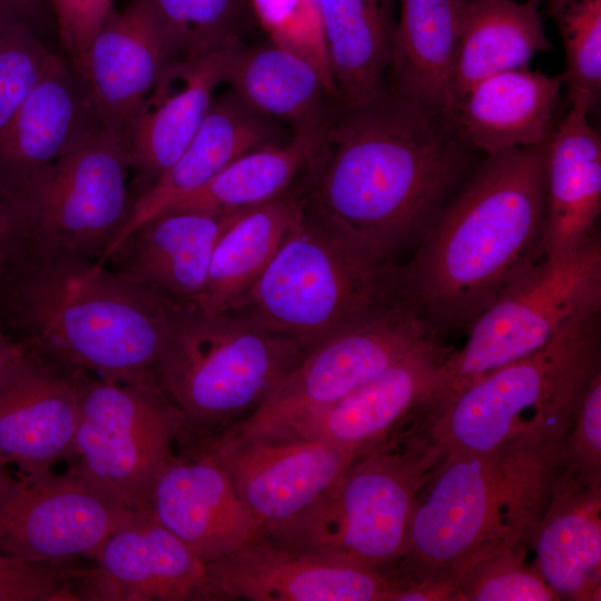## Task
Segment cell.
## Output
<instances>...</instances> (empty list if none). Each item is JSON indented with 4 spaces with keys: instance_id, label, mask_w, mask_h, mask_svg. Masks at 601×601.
Here are the masks:
<instances>
[{
    "instance_id": "obj_1",
    "label": "cell",
    "mask_w": 601,
    "mask_h": 601,
    "mask_svg": "<svg viewBox=\"0 0 601 601\" xmlns=\"http://www.w3.org/2000/svg\"><path fill=\"white\" fill-rule=\"evenodd\" d=\"M449 115L391 91L338 106L309 171L306 214L382 265L415 249L474 166Z\"/></svg>"
},
{
    "instance_id": "obj_2",
    "label": "cell",
    "mask_w": 601,
    "mask_h": 601,
    "mask_svg": "<svg viewBox=\"0 0 601 601\" xmlns=\"http://www.w3.org/2000/svg\"><path fill=\"white\" fill-rule=\"evenodd\" d=\"M545 144L474 165L411 259L395 265L400 294L434 335L467 328L544 256Z\"/></svg>"
},
{
    "instance_id": "obj_3",
    "label": "cell",
    "mask_w": 601,
    "mask_h": 601,
    "mask_svg": "<svg viewBox=\"0 0 601 601\" xmlns=\"http://www.w3.org/2000/svg\"><path fill=\"white\" fill-rule=\"evenodd\" d=\"M167 312L106 264L75 253L21 248L0 270L3 332L56 364L109 382L162 391Z\"/></svg>"
},
{
    "instance_id": "obj_4",
    "label": "cell",
    "mask_w": 601,
    "mask_h": 601,
    "mask_svg": "<svg viewBox=\"0 0 601 601\" xmlns=\"http://www.w3.org/2000/svg\"><path fill=\"white\" fill-rule=\"evenodd\" d=\"M555 442L522 440L442 460L415 503L400 568L412 583H454L472 560L510 546L539 521L561 459ZM398 585V587H401Z\"/></svg>"
},
{
    "instance_id": "obj_5",
    "label": "cell",
    "mask_w": 601,
    "mask_h": 601,
    "mask_svg": "<svg viewBox=\"0 0 601 601\" xmlns=\"http://www.w3.org/2000/svg\"><path fill=\"white\" fill-rule=\"evenodd\" d=\"M600 312L578 315L538 351L426 406V434L442 460L522 440L560 442L600 371Z\"/></svg>"
},
{
    "instance_id": "obj_6",
    "label": "cell",
    "mask_w": 601,
    "mask_h": 601,
    "mask_svg": "<svg viewBox=\"0 0 601 601\" xmlns=\"http://www.w3.org/2000/svg\"><path fill=\"white\" fill-rule=\"evenodd\" d=\"M441 462L422 427L398 426L358 454L309 506L265 536L378 571L400 558L418 494Z\"/></svg>"
},
{
    "instance_id": "obj_7",
    "label": "cell",
    "mask_w": 601,
    "mask_h": 601,
    "mask_svg": "<svg viewBox=\"0 0 601 601\" xmlns=\"http://www.w3.org/2000/svg\"><path fill=\"white\" fill-rule=\"evenodd\" d=\"M308 348L237 313L168 306L160 383L185 428L209 433L250 414Z\"/></svg>"
},
{
    "instance_id": "obj_8",
    "label": "cell",
    "mask_w": 601,
    "mask_h": 601,
    "mask_svg": "<svg viewBox=\"0 0 601 601\" xmlns=\"http://www.w3.org/2000/svg\"><path fill=\"white\" fill-rule=\"evenodd\" d=\"M397 295L395 264L368 258L304 208L231 313L311 347Z\"/></svg>"
},
{
    "instance_id": "obj_9",
    "label": "cell",
    "mask_w": 601,
    "mask_h": 601,
    "mask_svg": "<svg viewBox=\"0 0 601 601\" xmlns=\"http://www.w3.org/2000/svg\"><path fill=\"white\" fill-rule=\"evenodd\" d=\"M601 309V239L595 231L577 250L531 263L467 327L461 349L442 366L436 402L474 378L542 346L570 319Z\"/></svg>"
},
{
    "instance_id": "obj_10",
    "label": "cell",
    "mask_w": 601,
    "mask_h": 601,
    "mask_svg": "<svg viewBox=\"0 0 601 601\" xmlns=\"http://www.w3.org/2000/svg\"><path fill=\"white\" fill-rule=\"evenodd\" d=\"M130 175L125 135L102 128L11 195L21 248L101 263L132 209Z\"/></svg>"
},
{
    "instance_id": "obj_11",
    "label": "cell",
    "mask_w": 601,
    "mask_h": 601,
    "mask_svg": "<svg viewBox=\"0 0 601 601\" xmlns=\"http://www.w3.org/2000/svg\"><path fill=\"white\" fill-rule=\"evenodd\" d=\"M431 335L415 308L397 295L312 345L269 395L229 430L247 436L285 435Z\"/></svg>"
},
{
    "instance_id": "obj_12",
    "label": "cell",
    "mask_w": 601,
    "mask_h": 601,
    "mask_svg": "<svg viewBox=\"0 0 601 601\" xmlns=\"http://www.w3.org/2000/svg\"><path fill=\"white\" fill-rule=\"evenodd\" d=\"M185 422L160 390L82 372L71 471L127 508L142 512L155 479L171 459Z\"/></svg>"
},
{
    "instance_id": "obj_13",
    "label": "cell",
    "mask_w": 601,
    "mask_h": 601,
    "mask_svg": "<svg viewBox=\"0 0 601 601\" xmlns=\"http://www.w3.org/2000/svg\"><path fill=\"white\" fill-rule=\"evenodd\" d=\"M135 512L71 470L20 474L0 495V553L42 563L91 559Z\"/></svg>"
},
{
    "instance_id": "obj_14",
    "label": "cell",
    "mask_w": 601,
    "mask_h": 601,
    "mask_svg": "<svg viewBox=\"0 0 601 601\" xmlns=\"http://www.w3.org/2000/svg\"><path fill=\"white\" fill-rule=\"evenodd\" d=\"M199 443L223 465L264 534L309 506L356 457L318 439L247 436L229 428Z\"/></svg>"
},
{
    "instance_id": "obj_15",
    "label": "cell",
    "mask_w": 601,
    "mask_h": 601,
    "mask_svg": "<svg viewBox=\"0 0 601 601\" xmlns=\"http://www.w3.org/2000/svg\"><path fill=\"white\" fill-rule=\"evenodd\" d=\"M181 58L154 0H130L106 16L76 63L104 126L124 134L166 71Z\"/></svg>"
},
{
    "instance_id": "obj_16",
    "label": "cell",
    "mask_w": 601,
    "mask_h": 601,
    "mask_svg": "<svg viewBox=\"0 0 601 601\" xmlns=\"http://www.w3.org/2000/svg\"><path fill=\"white\" fill-rule=\"evenodd\" d=\"M206 566L213 600L384 601L395 591L378 571L289 549L264 535Z\"/></svg>"
},
{
    "instance_id": "obj_17",
    "label": "cell",
    "mask_w": 601,
    "mask_h": 601,
    "mask_svg": "<svg viewBox=\"0 0 601 601\" xmlns=\"http://www.w3.org/2000/svg\"><path fill=\"white\" fill-rule=\"evenodd\" d=\"M142 512L205 562L264 535L223 465L201 443L188 455H173L165 464Z\"/></svg>"
},
{
    "instance_id": "obj_18",
    "label": "cell",
    "mask_w": 601,
    "mask_h": 601,
    "mask_svg": "<svg viewBox=\"0 0 601 601\" xmlns=\"http://www.w3.org/2000/svg\"><path fill=\"white\" fill-rule=\"evenodd\" d=\"M81 374L26 348L0 380L1 461L32 476L69 456Z\"/></svg>"
},
{
    "instance_id": "obj_19",
    "label": "cell",
    "mask_w": 601,
    "mask_h": 601,
    "mask_svg": "<svg viewBox=\"0 0 601 601\" xmlns=\"http://www.w3.org/2000/svg\"><path fill=\"white\" fill-rule=\"evenodd\" d=\"M102 128L79 67L57 53L0 129V187L12 195Z\"/></svg>"
},
{
    "instance_id": "obj_20",
    "label": "cell",
    "mask_w": 601,
    "mask_h": 601,
    "mask_svg": "<svg viewBox=\"0 0 601 601\" xmlns=\"http://www.w3.org/2000/svg\"><path fill=\"white\" fill-rule=\"evenodd\" d=\"M91 559L87 600H213L206 562L145 512H135Z\"/></svg>"
},
{
    "instance_id": "obj_21",
    "label": "cell",
    "mask_w": 601,
    "mask_h": 601,
    "mask_svg": "<svg viewBox=\"0 0 601 601\" xmlns=\"http://www.w3.org/2000/svg\"><path fill=\"white\" fill-rule=\"evenodd\" d=\"M243 41L197 58H181L166 71L124 131L135 199L177 160L226 82Z\"/></svg>"
},
{
    "instance_id": "obj_22",
    "label": "cell",
    "mask_w": 601,
    "mask_h": 601,
    "mask_svg": "<svg viewBox=\"0 0 601 601\" xmlns=\"http://www.w3.org/2000/svg\"><path fill=\"white\" fill-rule=\"evenodd\" d=\"M450 352L437 336H428L380 375L285 435L318 439L357 456L433 400Z\"/></svg>"
},
{
    "instance_id": "obj_23",
    "label": "cell",
    "mask_w": 601,
    "mask_h": 601,
    "mask_svg": "<svg viewBox=\"0 0 601 601\" xmlns=\"http://www.w3.org/2000/svg\"><path fill=\"white\" fill-rule=\"evenodd\" d=\"M225 215L164 211L131 231L106 264L167 306H196Z\"/></svg>"
},
{
    "instance_id": "obj_24",
    "label": "cell",
    "mask_w": 601,
    "mask_h": 601,
    "mask_svg": "<svg viewBox=\"0 0 601 601\" xmlns=\"http://www.w3.org/2000/svg\"><path fill=\"white\" fill-rule=\"evenodd\" d=\"M282 126L256 112L230 89L216 95L201 126L177 160L139 195L130 216L101 264L136 228L195 193L233 160L260 146L284 140Z\"/></svg>"
},
{
    "instance_id": "obj_25",
    "label": "cell",
    "mask_w": 601,
    "mask_h": 601,
    "mask_svg": "<svg viewBox=\"0 0 601 601\" xmlns=\"http://www.w3.org/2000/svg\"><path fill=\"white\" fill-rule=\"evenodd\" d=\"M601 210V138L589 112L569 107L545 144L543 252L561 257L597 230Z\"/></svg>"
},
{
    "instance_id": "obj_26",
    "label": "cell",
    "mask_w": 601,
    "mask_h": 601,
    "mask_svg": "<svg viewBox=\"0 0 601 601\" xmlns=\"http://www.w3.org/2000/svg\"><path fill=\"white\" fill-rule=\"evenodd\" d=\"M563 81L528 68L496 73L469 89L451 119L460 138L485 156L546 142Z\"/></svg>"
},
{
    "instance_id": "obj_27",
    "label": "cell",
    "mask_w": 601,
    "mask_h": 601,
    "mask_svg": "<svg viewBox=\"0 0 601 601\" xmlns=\"http://www.w3.org/2000/svg\"><path fill=\"white\" fill-rule=\"evenodd\" d=\"M225 83L290 134L322 132L337 107L333 88L309 60L268 39L239 45Z\"/></svg>"
},
{
    "instance_id": "obj_28",
    "label": "cell",
    "mask_w": 601,
    "mask_h": 601,
    "mask_svg": "<svg viewBox=\"0 0 601 601\" xmlns=\"http://www.w3.org/2000/svg\"><path fill=\"white\" fill-rule=\"evenodd\" d=\"M553 485L535 530V569L558 599L600 591V490L577 479Z\"/></svg>"
},
{
    "instance_id": "obj_29",
    "label": "cell",
    "mask_w": 601,
    "mask_h": 601,
    "mask_svg": "<svg viewBox=\"0 0 601 601\" xmlns=\"http://www.w3.org/2000/svg\"><path fill=\"white\" fill-rule=\"evenodd\" d=\"M386 87L451 117V77L464 0H395Z\"/></svg>"
},
{
    "instance_id": "obj_30",
    "label": "cell",
    "mask_w": 601,
    "mask_h": 601,
    "mask_svg": "<svg viewBox=\"0 0 601 601\" xmlns=\"http://www.w3.org/2000/svg\"><path fill=\"white\" fill-rule=\"evenodd\" d=\"M551 47L538 0H464L451 77L452 110L481 80L525 69Z\"/></svg>"
},
{
    "instance_id": "obj_31",
    "label": "cell",
    "mask_w": 601,
    "mask_h": 601,
    "mask_svg": "<svg viewBox=\"0 0 601 601\" xmlns=\"http://www.w3.org/2000/svg\"><path fill=\"white\" fill-rule=\"evenodd\" d=\"M395 0H317L338 106L363 102L386 86Z\"/></svg>"
},
{
    "instance_id": "obj_32",
    "label": "cell",
    "mask_w": 601,
    "mask_h": 601,
    "mask_svg": "<svg viewBox=\"0 0 601 601\" xmlns=\"http://www.w3.org/2000/svg\"><path fill=\"white\" fill-rule=\"evenodd\" d=\"M303 210V200L285 194L225 215L205 289L194 307L208 314L231 312L268 266Z\"/></svg>"
},
{
    "instance_id": "obj_33",
    "label": "cell",
    "mask_w": 601,
    "mask_h": 601,
    "mask_svg": "<svg viewBox=\"0 0 601 601\" xmlns=\"http://www.w3.org/2000/svg\"><path fill=\"white\" fill-rule=\"evenodd\" d=\"M321 134H292L287 139L249 150L165 211L227 215L278 198L286 194L297 175L308 168Z\"/></svg>"
},
{
    "instance_id": "obj_34",
    "label": "cell",
    "mask_w": 601,
    "mask_h": 601,
    "mask_svg": "<svg viewBox=\"0 0 601 601\" xmlns=\"http://www.w3.org/2000/svg\"><path fill=\"white\" fill-rule=\"evenodd\" d=\"M565 55L569 107L590 112L601 95V0H549Z\"/></svg>"
},
{
    "instance_id": "obj_35",
    "label": "cell",
    "mask_w": 601,
    "mask_h": 601,
    "mask_svg": "<svg viewBox=\"0 0 601 601\" xmlns=\"http://www.w3.org/2000/svg\"><path fill=\"white\" fill-rule=\"evenodd\" d=\"M183 58H197L242 41L255 21L247 0H154Z\"/></svg>"
},
{
    "instance_id": "obj_36",
    "label": "cell",
    "mask_w": 601,
    "mask_h": 601,
    "mask_svg": "<svg viewBox=\"0 0 601 601\" xmlns=\"http://www.w3.org/2000/svg\"><path fill=\"white\" fill-rule=\"evenodd\" d=\"M536 569L523 561L520 550L502 548L470 562L455 578L452 600H556Z\"/></svg>"
},
{
    "instance_id": "obj_37",
    "label": "cell",
    "mask_w": 601,
    "mask_h": 601,
    "mask_svg": "<svg viewBox=\"0 0 601 601\" xmlns=\"http://www.w3.org/2000/svg\"><path fill=\"white\" fill-rule=\"evenodd\" d=\"M32 27L0 19V129L56 57Z\"/></svg>"
},
{
    "instance_id": "obj_38",
    "label": "cell",
    "mask_w": 601,
    "mask_h": 601,
    "mask_svg": "<svg viewBox=\"0 0 601 601\" xmlns=\"http://www.w3.org/2000/svg\"><path fill=\"white\" fill-rule=\"evenodd\" d=\"M247 1L255 22L267 39L309 60L335 92L325 53L317 0Z\"/></svg>"
},
{
    "instance_id": "obj_39",
    "label": "cell",
    "mask_w": 601,
    "mask_h": 601,
    "mask_svg": "<svg viewBox=\"0 0 601 601\" xmlns=\"http://www.w3.org/2000/svg\"><path fill=\"white\" fill-rule=\"evenodd\" d=\"M90 569L0 553V601H79Z\"/></svg>"
},
{
    "instance_id": "obj_40",
    "label": "cell",
    "mask_w": 601,
    "mask_h": 601,
    "mask_svg": "<svg viewBox=\"0 0 601 601\" xmlns=\"http://www.w3.org/2000/svg\"><path fill=\"white\" fill-rule=\"evenodd\" d=\"M569 456L578 479L599 487L601 471V372L584 390L571 425Z\"/></svg>"
},
{
    "instance_id": "obj_41",
    "label": "cell",
    "mask_w": 601,
    "mask_h": 601,
    "mask_svg": "<svg viewBox=\"0 0 601 601\" xmlns=\"http://www.w3.org/2000/svg\"><path fill=\"white\" fill-rule=\"evenodd\" d=\"M65 35L79 48L114 9L112 0H50Z\"/></svg>"
},
{
    "instance_id": "obj_42",
    "label": "cell",
    "mask_w": 601,
    "mask_h": 601,
    "mask_svg": "<svg viewBox=\"0 0 601 601\" xmlns=\"http://www.w3.org/2000/svg\"><path fill=\"white\" fill-rule=\"evenodd\" d=\"M50 0H0V19L23 22L39 33L51 20Z\"/></svg>"
},
{
    "instance_id": "obj_43",
    "label": "cell",
    "mask_w": 601,
    "mask_h": 601,
    "mask_svg": "<svg viewBox=\"0 0 601 601\" xmlns=\"http://www.w3.org/2000/svg\"><path fill=\"white\" fill-rule=\"evenodd\" d=\"M21 248V233L13 198L0 187V266Z\"/></svg>"
},
{
    "instance_id": "obj_44",
    "label": "cell",
    "mask_w": 601,
    "mask_h": 601,
    "mask_svg": "<svg viewBox=\"0 0 601 601\" xmlns=\"http://www.w3.org/2000/svg\"><path fill=\"white\" fill-rule=\"evenodd\" d=\"M24 352L26 347L12 339L0 327V380Z\"/></svg>"
},
{
    "instance_id": "obj_45",
    "label": "cell",
    "mask_w": 601,
    "mask_h": 601,
    "mask_svg": "<svg viewBox=\"0 0 601 601\" xmlns=\"http://www.w3.org/2000/svg\"><path fill=\"white\" fill-rule=\"evenodd\" d=\"M13 479L8 470V465L0 460V495L8 489Z\"/></svg>"
},
{
    "instance_id": "obj_46",
    "label": "cell",
    "mask_w": 601,
    "mask_h": 601,
    "mask_svg": "<svg viewBox=\"0 0 601 601\" xmlns=\"http://www.w3.org/2000/svg\"><path fill=\"white\" fill-rule=\"evenodd\" d=\"M0 270H1V266H0Z\"/></svg>"
}]
</instances>
